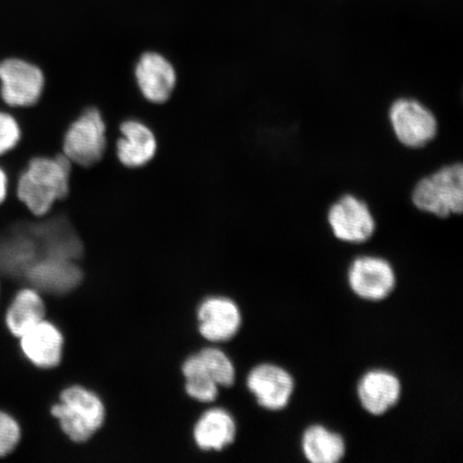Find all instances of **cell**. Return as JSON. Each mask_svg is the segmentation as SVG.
<instances>
[{
	"label": "cell",
	"instance_id": "5",
	"mask_svg": "<svg viewBox=\"0 0 463 463\" xmlns=\"http://www.w3.org/2000/svg\"><path fill=\"white\" fill-rule=\"evenodd\" d=\"M108 148V127L99 109L90 107L71 121L61 140L62 154L72 165L94 166Z\"/></svg>",
	"mask_w": 463,
	"mask_h": 463
},
{
	"label": "cell",
	"instance_id": "12",
	"mask_svg": "<svg viewBox=\"0 0 463 463\" xmlns=\"http://www.w3.org/2000/svg\"><path fill=\"white\" fill-rule=\"evenodd\" d=\"M200 334L212 343H224L234 337L241 326V314L234 300L210 298L198 311Z\"/></svg>",
	"mask_w": 463,
	"mask_h": 463
},
{
	"label": "cell",
	"instance_id": "15",
	"mask_svg": "<svg viewBox=\"0 0 463 463\" xmlns=\"http://www.w3.org/2000/svg\"><path fill=\"white\" fill-rule=\"evenodd\" d=\"M402 382L386 370H372L363 375L357 385V396L369 414L381 416L401 401Z\"/></svg>",
	"mask_w": 463,
	"mask_h": 463
},
{
	"label": "cell",
	"instance_id": "21",
	"mask_svg": "<svg viewBox=\"0 0 463 463\" xmlns=\"http://www.w3.org/2000/svg\"><path fill=\"white\" fill-rule=\"evenodd\" d=\"M219 386L230 387L235 382V367L229 356L216 347H206L198 353Z\"/></svg>",
	"mask_w": 463,
	"mask_h": 463
},
{
	"label": "cell",
	"instance_id": "9",
	"mask_svg": "<svg viewBox=\"0 0 463 463\" xmlns=\"http://www.w3.org/2000/svg\"><path fill=\"white\" fill-rule=\"evenodd\" d=\"M136 83L145 100L162 104L176 89L177 73L173 63L158 52H145L133 69Z\"/></svg>",
	"mask_w": 463,
	"mask_h": 463
},
{
	"label": "cell",
	"instance_id": "3",
	"mask_svg": "<svg viewBox=\"0 0 463 463\" xmlns=\"http://www.w3.org/2000/svg\"><path fill=\"white\" fill-rule=\"evenodd\" d=\"M46 87L43 69L24 57L0 60V104L11 111H25L43 100Z\"/></svg>",
	"mask_w": 463,
	"mask_h": 463
},
{
	"label": "cell",
	"instance_id": "7",
	"mask_svg": "<svg viewBox=\"0 0 463 463\" xmlns=\"http://www.w3.org/2000/svg\"><path fill=\"white\" fill-rule=\"evenodd\" d=\"M328 224L335 239L362 244L372 239L375 220L368 205L352 194L340 198L328 211Z\"/></svg>",
	"mask_w": 463,
	"mask_h": 463
},
{
	"label": "cell",
	"instance_id": "2",
	"mask_svg": "<svg viewBox=\"0 0 463 463\" xmlns=\"http://www.w3.org/2000/svg\"><path fill=\"white\" fill-rule=\"evenodd\" d=\"M51 413L60 421L63 433L75 443L89 441L106 419L101 399L78 385L61 392L60 402L52 407Z\"/></svg>",
	"mask_w": 463,
	"mask_h": 463
},
{
	"label": "cell",
	"instance_id": "6",
	"mask_svg": "<svg viewBox=\"0 0 463 463\" xmlns=\"http://www.w3.org/2000/svg\"><path fill=\"white\" fill-rule=\"evenodd\" d=\"M389 116L393 133L403 146L420 148L437 137L436 116L418 100L401 98L392 104Z\"/></svg>",
	"mask_w": 463,
	"mask_h": 463
},
{
	"label": "cell",
	"instance_id": "23",
	"mask_svg": "<svg viewBox=\"0 0 463 463\" xmlns=\"http://www.w3.org/2000/svg\"><path fill=\"white\" fill-rule=\"evenodd\" d=\"M11 184L9 170L0 162V207L10 198Z\"/></svg>",
	"mask_w": 463,
	"mask_h": 463
},
{
	"label": "cell",
	"instance_id": "13",
	"mask_svg": "<svg viewBox=\"0 0 463 463\" xmlns=\"http://www.w3.org/2000/svg\"><path fill=\"white\" fill-rule=\"evenodd\" d=\"M25 275L38 291L53 294L72 291L83 278L73 260L51 256L38 259Z\"/></svg>",
	"mask_w": 463,
	"mask_h": 463
},
{
	"label": "cell",
	"instance_id": "1",
	"mask_svg": "<svg viewBox=\"0 0 463 463\" xmlns=\"http://www.w3.org/2000/svg\"><path fill=\"white\" fill-rule=\"evenodd\" d=\"M72 162L62 153L36 155L16 174L14 194L34 217L48 215L71 189Z\"/></svg>",
	"mask_w": 463,
	"mask_h": 463
},
{
	"label": "cell",
	"instance_id": "8",
	"mask_svg": "<svg viewBox=\"0 0 463 463\" xmlns=\"http://www.w3.org/2000/svg\"><path fill=\"white\" fill-rule=\"evenodd\" d=\"M347 282L358 298L379 302L390 297L396 287V274L386 260L362 257L353 260Z\"/></svg>",
	"mask_w": 463,
	"mask_h": 463
},
{
	"label": "cell",
	"instance_id": "22",
	"mask_svg": "<svg viewBox=\"0 0 463 463\" xmlns=\"http://www.w3.org/2000/svg\"><path fill=\"white\" fill-rule=\"evenodd\" d=\"M22 439L19 421L8 412L0 410V458L14 453Z\"/></svg>",
	"mask_w": 463,
	"mask_h": 463
},
{
	"label": "cell",
	"instance_id": "4",
	"mask_svg": "<svg viewBox=\"0 0 463 463\" xmlns=\"http://www.w3.org/2000/svg\"><path fill=\"white\" fill-rule=\"evenodd\" d=\"M413 204L420 212L447 219L463 211V166L445 165L421 178L412 193Z\"/></svg>",
	"mask_w": 463,
	"mask_h": 463
},
{
	"label": "cell",
	"instance_id": "16",
	"mask_svg": "<svg viewBox=\"0 0 463 463\" xmlns=\"http://www.w3.org/2000/svg\"><path fill=\"white\" fill-rule=\"evenodd\" d=\"M45 304L37 288H24L17 291L5 314L9 333L20 338L28 329L44 320Z\"/></svg>",
	"mask_w": 463,
	"mask_h": 463
},
{
	"label": "cell",
	"instance_id": "20",
	"mask_svg": "<svg viewBox=\"0 0 463 463\" xmlns=\"http://www.w3.org/2000/svg\"><path fill=\"white\" fill-rule=\"evenodd\" d=\"M23 137L24 130L17 115L7 108L0 107V159L15 152Z\"/></svg>",
	"mask_w": 463,
	"mask_h": 463
},
{
	"label": "cell",
	"instance_id": "10",
	"mask_svg": "<svg viewBox=\"0 0 463 463\" xmlns=\"http://www.w3.org/2000/svg\"><path fill=\"white\" fill-rule=\"evenodd\" d=\"M247 387L260 407L269 411L287 408L294 392V380L286 369L260 364L248 374Z\"/></svg>",
	"mask_w": 463,
	"mask_h": 463
},
{
	"label": "cell",
	"instance_id": "18",
	"mask_svg": "<svg viewBox=\"0 0 463 463\" xmlns=\"http://www.w3.org/2000/svg\"><path fill=\"white\" fill-rule=\"evenodd\" d=\"M302 450L311 463H337L345 455V442L340 434L314 425L303 434Z\"/></svg>",
	"mask_w": 463,
	"mask_h": 463
},
{
	"label": "cell",
	"instance_id": "11",
	"mask_svg": "<svg viewBox=\"0 0 463 463\" xmlns=\"http://www.w3.org/2000/svg\"><path fill=\"white\" fill-rule=\"evenodd\" d=\"M120 137L115 153L119 164L127 169H140L157 154L158 142L155 132L137 119H127L119 126Z\"/></svg>",
	"mask_w": 463,
	"mask_h": 463
},
{
	"label": "cell",
	"instance_id": "19",
	"mask_svg": "<svg viewBox=\"0 0 463 463\" xmlns=\"http://www.w3.org/2000/svg\"><path fill=\"white\" fill-rule=\"evenodd\" d=\"M184 376V389L191 398L200 402H213L216 401L219 385L205 364L203 363L198 353L190 356L183 364Z\"/></svg>",
	"mask_w": 463,
	"mask_h": 463
},
{
	"label": "cell",
	"instance_id": "14",
	"mask_svg": "<svg viewBox=\"0 0 463 463\" xmlns=\"http://www.w3.org/2000/svg\"><path fill=\"white\" fill-rule=\"evenodd\" d=\"M23 355L40 369H52L61 362L63 337L53 323L46 321L36 324L20 338Z\"/></svg>",
	"mask_w": 463,
	"mask_h": 463
},
{
	"label": "cell",
	"instance_id": "17",
	"mask_svg": "<svg viewBox=\"0 0 463 463\" xmlns=\"http://www.w3.org/2000/svg\"><path fill=\"white\" fill-rule=\"evenodd\" d=\"M236 422L228 411H207L196 422L194 438L203 450H222L235 441Z\"/></svg>",
	"mask_w": 463,
	"mask_h": 463
},
{
	"label": "cell",
	"instance_id": "24",
	"mask_svg": "<svg viewBox=\"0 0 463 463\" xmlns=\"http://www.w3.org/2000/svg\"><path fill=\"white\" fill-rule=\"evenodd\" d=\"M0 292H2V286H0Z\"/></svg>",
	"mask_w": 463,
	"mask_h": 463
}]
</instances>
